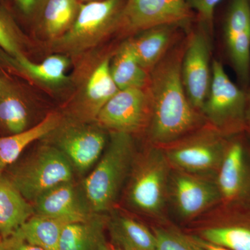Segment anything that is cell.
<instances>
[{
	"label": "cell",
	"mask_w": 250,
	"mask_h": 250,
	"mask_svg": "<svg viewBox=\"0 0 250 250\" xmlns=\"http://www.w3.org/2000/svg\"><path fill=\"white\" fill-rule=\"evenodd\" d=\"M247 102L246 118H245V131L250 140V86L246 89Z\"/></svg>",
	"instance_id": "34"
},
{
	"label": "cell",
	"mask_w": 250,
	"mask_h": 250,
	"mask_svg": "<svg viewBox=\"0 0 250 250\" xmlns=\"http://www.w3.org/2000/svg\"><path fill=\"white\" fill-rule=\"evenodd\" d=\"M227 54L244 89L250 86V0H229L225 21Z\"/></svg>",
	"instance_id": "14"
},
{
	"label": "cell",
	"mask_w": 250,
	"mask_h": 250,
	"mask_svg": "<svg viewBox=\"0 0 250 250\" xmlns=\"http://www.w3.org/2000/svg\"><path fill=\"white\" fill-rule=\"evenodd\" d=\"M178 25H162L143 31L131 39L140 65L150 72L172 47L175 28Z\"/></svg>",
	"instance_id": "21"
},
{
	"label": "cell",
	"mask_w": 250,
	"mask_h": 250,
	"mask_svg": "<svg viewBox=\"0 0 250 250\" xmlns=\"http://www.w3.org/2000/svg\"><path fill=\"white\" fill-rule=\"evenodd\" d=\"M0 250H45L39 247L29 244L21 238L11 236L2 240L0 243Z\"/></svg>",
	"instance_id": "31"
},
{
	"label": "cell",
	"mask_w": 250,
	"mask_h": 250,
	"mask_svg": "<svg viewBox=\"0 0 250 250\" xmlns=\"http://www.w3.org/2000/svg\"><path fill=\"white\" fill-rule=\"evenodd\" d=\"M187 39L171 47L149 72L148 90L152 103L148 143L164 147L207 124L203 115L192 106L184 88L182 63Z\"/></svg>",
	"instance_id": "1"
},
{
	"label": "cell",
	"mask_w": 250,
	"mask_h": 250,
	"mask_svg": "<svg viewBox=\"0 0 250 250\" xmlns=\"http://www.w3.org/2000/svg\"><path fill=\"white\" fill-rule=\"evenodd\" d=\"M106 131L98 123H61L52 132L54 146L66 156L75 171L84 173L103 155L108 141Z\"/></svg>",
	"instance_id": "12"
},
{
	"label": "cell",
	"mask_w": 250,
	"mask_h": 250,
	"mask_svg": "<svg viewBox=\"0 0 250 250\" xmlns=\"http://www.w3.org/2000/svg\"><path fill=\"white\" fill-rule=\"evenodd\" d=\"M19 7L26 14H30L39 8L42 3L47 2V0H16Z\"/></svg>",
	"instance_id": "32"
},
{
	"label": "cell",
	"mask_w": 250,
	"mask_h": 250,
	"mask_svg": "<svg viewBox=\"0 0 250 250\" xmlns=\"http://www.w3.org/2000/svg\"><path fill=\"white\" fill-rule=\"evenodd\" d=\"M73 167L54 145H44L22 161L9 166L4 174L30 203L59 184L72 182Z\"/></svg>",
	"instance_id": "4"
},
{
	"label": "cell",
	"mask_w": 250,
	"mask_h": 250,
	"mask_svg": "<svg viewBox=\"0 0 250 250\" xmlns=\"http://www.w3.org/2000/svg\"><path fill=\"white\" fill-rule=\"evenodd\" d=\"M124 4L123 0H98L80 4L75 22L54 40V48L77 54L98 45L118 29Z\"/></svg>",
	"instance_id": "6"
},
{
	"label": "cell",
	"mask_w": 250,
	"mask_h": 250,
	"mask_svg": "<svg viewBox=\"0 0 250 250\" xmlns=\"http://www.w3.org/2000/svg\"><path fill=\"white\" fill-rule=\"evenodd\" d=\"M10 60L18 70L39 83L58 85L66 82L67 77L65 72L68 67L69 61L65 56L55 54L39 63L31 62L23 54L11 57Z\"/></svg>",
	"instance_id": "25"
},
{
	"label": "cell",
	"mask_w": 250,
	"mask_h": 250,
	"mask_svg": "<svg viewBox=\"0 0 250 250\" xmlns=\"http://www.w3.org/2000/svg\"><path fill=\"white\" fill-rule=\"evenodd\" d=\"M111 211L107 229L114 246L123 250H156V236L152 229L116 208Z\"/></svg>",
	"instance_id": "17"
},
{
	"label": "cell",
	"mask_w": 250,
	"mask_h": 250,
	"mask_svg": "<svg viewBox=\"0 0 250 250\" xmlns=\"http://www.w3.org/2000/svg\"><path fill=\"white\" fill-rule=\"evenodd\" d=\"M78 1H83V2L87 3L90 1H98V0H78Z\"/></svg>",
	"instance_id": "36"
},
{
	"label": "cell",
	"mask_w": 250,
	"mask_h": 250,
	"mask_svg": "<svg viewBox=\"0 0 250 250\" xmlns=\"http://www.w3.org/2000/svg\"><path fill=\"white\" fill-rule=\"evenodd\" d=\"M60 123L58 113H50L32 127L17 134L0 136V175L18 160L28 146L52 134Z\"/></svg>",
	"instance_id": "19"
},
{
	"label": "cell",
	"mask_w": 250,
	"mask_h": 250,
	"mask_svg": "<svg viewBox=\"0 0 250 250\" xmlns=\"http://www.w3.org/2000/svg\"><path fill=\"white\" fill-rule=\"evenodd\" d=\"M192 11H195L205 29L213 28V16L217 5L221 0H186Z\"/></svg>",
	"instance_id": "29"
},
{
	"label": "cell",
	"mask_w": 250,
	"mask_h": 250,
	"mask_svg": "<svg viewBox=\"0 0 250 250\" xmlns=\"http://www.w3.org/2000/svg\"><path fill=\"white\" fill-rule=\"evenodd\" d=\"M215 180L220 203H250V140L246 133L229 138Z\"/></svg>",
	"instance_id": "11"
},
{
	"label": "cell",
	"mask_w": 250,
	"mask_h": 250,
	"mask_svg": "<svg viewBox=\"0 0 250 250\" xmlns=\"http://www.w3.org/2000/svg\"><path fill=\"white\" fill-rule=\"evenodd\" d=\"M136 152L134 136L109 132L103 155L83 184V194L94 213L104 214L116 208Z\"/></svg>",
	"instance_id": "3"
},
{
	"label": "cell",
	"mask_w": 250,
	"mask_h": 250,
	"mask_svg": "<svg viewBox=\"0 0 250 250\" xmlns=\"http://www.w3.org/2000/svg\"><path fill=\"white\" fill-rule=\"evenodd\" d=\"M115 83L120 90L147 88L150 75L140 65L131 40L123 42L110 64Z\"/></svg>",
	"instance_id": "23"
},
{
	"label": "cell",
	"mask_w": 250,
	"mask_h": 250,
	"mask_svg": "<svg viewBox=\"0 0 250 250\" xmlns=\"http://www.w3.org/2000/svg\"><path fill=\"white\" fill-rule=\"evenodd\" d=\"M193 221L192 234L231 250H250V203H220Z\"/></svg>",
	"instance_id": "8"
},
{
	"label": "cell",
	"mask_w": 250,
	"mask_h": 250,
	"mask_svg": "<svg viewBox=\"0 0 250 250\" xmlns=\"http://www.w3.org/2000/svg\"><path fill=\"white\" fill-rule=\"evenodd\" d=\"M192 16L186 0H126L118 28L138 32L159 26H179Z\"/></svg>",
	"instance_id": "13"
},
{
	"label": "cell",
	"mask_w": 250,
	"mask_h": 250,
	"mask_svg": "<svg viewBox=\"0 0 250 250\" xmlns=\"http://www.w3.org/2000/svg\"><path fill=\"white\" fill-rule=\"evenodd\" d=\"M171 172L162 148L148 143L135 156L126 181V205L139 214L160 223L166 222Z\"/></svg>",
	"instance_id": "2"
},
{
	"label": "cell",
	"mask_w": 250,
	"mask_h": 250,
	"mask_svg": "<svg viewBox=\"0 0 250 250\" xmlns=\"http://www.w3.org/2000/svg\"><path fill=\"white\" fill-rule=\"evenodd\" d=\"M28 202L4 174L0 175V237L6 239L34 214Z\"/></svg>",
	"instance_id": "18"
},
{
	"label": "cell",
	"mask_w": 250,
	"mask_h": 250,
	"mask_svg": "<svg viewBox=\"0 0 250 250\" xmlns=\"http://www.w3.org/2000/svg\"><path fill=\"white\" fill-rule=\"evenodd\" d=\"M80 7L78 0H47L43 12L47 36L55 40L66 33L75 22Z\"/></svg>",
	"instance_id": "27"
},
{
	"label": "cell",
	"mask_w": 250,
	"mask_h": 250,
	"mask_svg": "<svg viewBox=\"0 0 250 250\" xmlns=\"http://www.w3.org/2000/svg\"><path fill=\"white\" fill-rule=\"evenodd\" d=\"M246 89L233 83L223 63L214 59L211 64V82L202 115L206 123L225 136L245 131Z\"/></svg>",
	"instance_id": "5"
},
{
	"label": "cell",
	"mask_w": 250,
	"mask_h": 250,
	"mask_svg": "<svg viewBox=\"0 0 250 250\" xmlns=\"http://www.w3.org/2000/svg\"><path fill=\"white\" fill-rule=\"evenodd\" d=\"M152 113L147 88L120 90L99 112L95 122L108 132H147Z\"/></svg>",
	"instance_id": "9"
},
{
	"label": "cell",
	"mask_w": 250,
	"mask_h": 250,
	"mask_svg": "<svg viewBox=\"0 0 250 250\" xmlns=\"http://www.w3.org/2000/svg\"><path fill=\"white\" fill-rule=\"evenodd\" d=\"M0 47L11 56L16 57L22 54L18 47L14 31L7 21L0 14Z\"/></svg>",
	"instance_id": "30"
},
{
	"label": "cell",
	"mask_w": 250,
	"mask_h": 250,
	"mask_svg": "<svg viewBox=\"0 0 250 250\" xmlns=\"http://www.w3.org/2000/svg\"><path fill=\"white\" fill-rule=\"evenodd\" d=\"M166 222L153 227L156 236V250H204L191 235L182 232L173 227L167 226Z\"/></svg>",
	"instance_id": "28"
},
{
	"label": "cell",
	"mask_w": 250,
	"mask_h": 250,
	"mask_svg": "<svg viewBox=\"0 0 250 250\" xmlns=\"http://www.w3.org/2000/svg\"><path fill=\"white\" fill-rule=\"evenodd\" d=\"M100 250H123L121 248H118L114 245L108 244V243H105L103 246L101 247Z\"/></svg>",
	"instance_id": "35"
},
{
	"label": "cell",
	"mask_w": 250,
	"mask_h": 250,
	"mask_svg": "<svg viewBox=\"0 0 250 250\" xmlns=\"http://www.w3.org/2000/svg\"><path fill=\"white\" fill-rule=\"evenodd\" d=\"M229 138L207 123L191 134L161 148L172 169L215 176Z\"/></svg>",
	"instance_id": "7"
},
{
	"label": "cell",
	"mask_w": 250,
	"mask_h": 250,
	"mask_svg": "<svg viewBox=\"0 0 250 250\" xmlns=\"http://www.w3.org/2000/svg\"><path fill=\"white\" fill-rule=\"evenodd\" d=\"M1 241H2V238H1V237H0V243H1Z\"/></svg>",
	"instance_id": "37"
},
{
	"label": "cell",
	"mask_w": 250,
	"mask_h": 250,
	"mask_svg": "<svg viewBox=\"0 0 250 250\" xmlns=\"http://www.w3.org/2000/svg\"><path fill=\"white\" fill-rule=\"evenodd\" d=\"M67 224L34 213L12 236L45 250H58L62 229Z\"/></svg>",
	"instance_id": "24"
},
{
	"label": "cell",
	"mask_w": 250,
	"mask_h": 250,
	"mask_svg": "<svg viewBox=\"0 0 250 250\" xmlns=\"http://www.w3.org/2000/svg\"><path fill=\"white\" fill-rule=\"evenodd\" d=\"M29 111L24 100L8 81L0 77V126L17 134L27 129Z\"/></svg>",
	"instance_id": "26"
},
{
	"label": "cell",
	"mask_w": 250,
	"mask_h": 250,
	"mask_svg": "<svg viewBox=\"0 0 250 250\" xmlns=\"http://www.w3.org/2000/svg\"><path fill=\"white\" fill-rule=\"evenodd\" d=\"M210 53V42L205 29H200L189 36L182 59V81L189 101L202 114L211 82Z\"/></svg>",
	"instance_id": "15"
},
{
	"label": "cell",
	"mask_w": 250,
	"mask_h": 250,
	"mask_svg": "<svg viewBox=\"0 0 250 250\" xmlns=\"http://www.w3.org/2000/svg\"><path fill=\"white\" fill-rule=\"evenodd\" d=\"M35 214L73 223L89 220L94 215L84 194L72 182L59 184L41 195L34 204Z\"/></svg>",
	"instance_id": "16"
},
{
	"label": "cell",
	"mask_w": 250,
	"mask_h": 250,
	"mask_svg": "<svg viewBox=\"0 0 250 250\" xmlns=\"http://www.w3.org/2000/svg\"><path fill=\"white\" fill-rule=\"evenodd\" d=\"M111 61L106 58L95 67L85 85L83 98V116L95 121L99 112L120 89L110 70Z\"/></svg>",
	"instance_id": "22"
},
{
	"label": "cell",
	"mask_w": 250,
	"mask_h": 250,
	"mask_svg": "<svg viewBox=\"0 0 250 250\" xmlns=\"http://www.w3.org/2000/svg\"><path fill=\"white\" fill-rule=\"evenodd\" d=\"M168 203L182 220L193 221L220 203L214 175L172 169Z\"/></svg>",
	"instance_id": "10"
},
{
	"label": "cell",
	"mask_w": 250,
	"mask_h": 250,
	"mask_svg": "<svg viewBox=\"0 0 250 250\" xmlns=\"http://www.w3.org/2000/svg\"><path fill=\"white\" fill-rule=\"evenodd\" d=\"M191 235L193 239L196 242L202 249L204 250H231L225 247L218 246V245L214 244V243H210V242L202 239L200 237L195 236V235Z\"/></svg>",
	"instance_id": "33"
},
{
	"label": "cell",
	"mask_w": 250,
	"mask_h": 250,
	"mask_svg": "<svg viewBox=\"0 0 250 250\" xmlns=\"http://www.w3.org/2000/svg\"><path fill=\"white\" fill-rule=\"evenodd\" d=\"M108 216L96 213L89 220L67 224L62 229L58 250H100L106 243Z\"/></svg>",
	"instance_id": "20"
}]
</instances>
